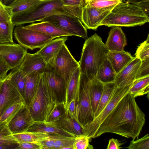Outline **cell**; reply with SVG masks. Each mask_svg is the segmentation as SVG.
<instances>
[{"label": "cell", "instance_id": "cell-1", "mask_svg": "<svg viewBox=\"0 0 149 149\" xmlns=\"http://www.w3.org/2000/svg\"><path fill=\"white\" fill-rule=\"evenodd\" d=\"M135 98L128 92L103 120L92 138L111 133L133 140L138 139L145 123V115Z\"/></svg>", "mask_w": 149, "mask_h": 149}, {"label": "cell", "instance_id": "cell-2", "mask_svg": "<svg viewBox=\"0 0 149 149\" xmlns=\"http://www.w3.org/2000/svg\"><path fill=\"white\" fill-rule=\"evenodd\" d=\"M109 50L96 33L86 39L79 62L80 72L91 80L100 65L106 58Z\"/></svg>", "mask_w": 149, "mask_h": 149}, {"label": "cell", "instance_id": "cell-3", "mask_svg": "<svg viewBox=\"0 0 149 149\" xmlns=\"http://www.w3.org/2000/svg\"><path fill=\"white\" fill-rule=\"evenodd\" d=\"M60 14L77 16L75 9L64 5L62 0H43L35 8L12 16L11 21L17 26L40 21L48 16Z\"/></svg>", "mask_w": 149, "mask_h": 149}, {"label": "cell", "instance_id": "cell-4", "mask_svg": "<svg viewBox=\"0 0 149 149\" xmlns=\"http://www.w3.org/2000/svg\"><path fill=\"white\" fill-rule=\"evenodd\" d=\"M149 17L134 4L121 1L103 20L100 26L132 27L148 22Z\"/></svg>", "mask_w": 149, "mask_h": 149}, {"label": "cell", "instance_id": "cell-5", "mask_svg": "<svg viewBox=\"0 0 149 149\" xmlns=\"http://www.w3.org/2000/svg\"><path fill=\"white\" fill-rule=\"evenodd\" d=\"M55 104L43 73L36 92L28 106L33 119L35 122L45 121Z\"/></svg>", "mask_w": 149, "mask_h": 149}, {"label": "cell", "instance_id": "cell-6", "mask_svg": "<svg viewBox=\"0 0 149 149\" xmlns=\"http://www.w3.org/2000/svg\"><path fill=\"white\" fill-rule=\"evenodd\" d=\"M90 80L85 75L80 73L79 100L77 106L75 119L83 128L94 118L89 96Z\"/></svg>", "mask_w": 149, "mask_h": 149}, {"label": "cell", "instance_id": "cell-7", "mask_svg": "<svg viewBox=\"0 0 149 149\" xmlns=\"http://www.w3.org/2000/svg\"><path fill=\"white\" fill-rule=\"evenodd\" d=\"M132 84L123 87H119L116 85L109 101L103 109L91 123L83 128L84 135L87 136L90 139H92L103 120L119 101L128 92Z\"/></svg>", "mask_w": 149, "mask_h": 149}, {"label": "cell", "instance_id": "cell-8", "mask_svg": "<svg viewBox=\"0 0 149 149\" xmlns=\"http://www.w3.org/2000/svg\"><path fill=\"white\" fill-rule=\"evenodd\" d=\"M13 34L19 44L33 50L41 49L54 39L51 36L37 31L29 29L21 25L16 26Z\"/></svg>", "mask_w": 149, "mask_h": 149}, {"label": "cell", "instance_id": "cell-9", "mask_svg": "<svg viewBox=\"0 0 149 149\" xmlns=\"http://www.w3.org/2000/svg\"><path fill=\"white\" fill-rule=\"evenodd\" d=\"M48 63L52 65L57 74L65 79L66 84L73 72L79 66V62L72 55L65 43Z\"/></svg>", "mask_w": 149, "mask_h": 149}, {"label": "cell", "instance_id": "cell-10", "mask_svg": "<svg viewBox=\"0 0 149 149\" xmlns=\"http://www.w3.org/2000/svg\"><path fill=\"white\" fill-rule=\"evenodd\" d=\"M47 22L65 30L72 36L88 38L87 31L80 19L77 17L66 14H56L47 17L40 20Z\"/></svg>", "mask_w": 149, "mask_h": 149}, {"label": "cell", "instance_id": "cell-11", "mask_svg": "<svg viewBox=\"0 0 149 149\" xmlns=\"http://www.w3.org/2000/svg\"><path fill=\"white\" fill-rule=\"evenodd\" d=\"M43 74L53 100L55 104L65 102L66 83L65 79L55 72L49 63Z\"/></svg>", "mask_w": 149, "mask_h": 149}, {"label": "cell", "instance_id": "cell-12", "mask_svg": "<svg viewBox=\"0 0 149 149\" xmlns=\"http://www.w3.org/2000/svg\"><path fill=\"white\" fill-rule=\"evenodd\" d=\"M21 101L24 100L11 81L9 73L5 78L0 80V118L8 107Z\"/></svg>", "mask_w": 149, "mask_h": 149}, {"label": "cell", "instance_id": "cell-13", "mask_svg": "<svg viewBox=\"0 0 149 149\" xmlns=\"http://www.w3.org/2000/svg\"><path fill=\"white\" fill-rule=\"evenodd\" d=\"M28 49L14 42L0 43V56L5 59L11 69L20 67Z\"/></svg>", "mask_w": 149, "mask_h": 149}, {"label": "cell", "instance_id": "cell-14", "mask_svg": "<svg viewBox=\"0 0 149 149\" xmlns=\"http://www.w3.org/2000/svg\"><path fill=\"white\" fill-rule=\"evenodd\" d=\"M35 121L31 115L28 107H22L8 123L12 134L26 132Z\"/></svg>", "mask_w": 149, "mask_h": 149}, {"label": "cell", "instance_id": "cell-15", "mask_svg": "<svg viewBox=\"0 0 149 149\" xmlns=\"http://www.w3.org/2000/svg\"><path fill=\"white\" fill-rule=\"evenodd\" d=\"M110 12L93 7H83L80 20L87 29L96 30Z\"/></svg>", "mask_w": 149, "mask_h": 149}, {"label": "cell", "instance_id": "cell-16", "mask_svg": "<svg viewBox=\"0 0 149 149\" xmlns=\"http://www.w3.org/2000/svg\"><path fill=\"white\" fill-rule=\"evenodd\" d=\"M47 64L37 52L34 54L27 52L19 68L22 73L26 76L35 74H42Z\"/></svg>", "mask_w": 149, "mask_h": 149}, {"label": "cell", "instance_id": "cell-17", "mask_svg": "<svg viewBox=\"0 0 149 149\" xmlns=\"http://www.w3.org/2000/svg\"><path fill=\"white\" fill-rule=\"evenodd\" d=\"M141 60L136 57L117 74L115 82L119 87H124L131 84L135 80L136 75L141 64Z\"/></svg>", "mask_w": 149, "mask_h": 149}, {"label": "cell", "instance_id": "cell-18", "mask_svg": "<svg viewBox=\"0 0 149 149\" xmlns=\"http://www.w3.org/2000/svg\"><path fill=\"white\" fill-rule=\"evenodd\" d=\"M26 132L44 133L49 135L76 137L63 129L57 122H35Z\"/></svg>", "mask_w": 149, "mask_h": 149}, {"label": "cell", "instance_id": "cell-19", "mask_svg": "<svg viewBox=\"0 0 149 149\" xmlns=\"http://www.w3.org/2000/svg\"><path fill=\"white\" fill-rule=\"evenodd\" d=\"M25 28L37 31L51 36L54 38L63 36H72L63 29L49 22H41L32 23L24 26Z\"/></svg>", "mask_w": 149, "mask_h": 149}, {"label": "cell", "instance_id": "cell-20", "mask_svg": "<svg viewBox=\"0 0 149 149\" xmlns=\"http://www.w3.org/2000/svg\"><path fill=\"white\" fill-rule=\"evenodd\" d=\"M105 44L109 51H124V47L127 45V40L121 28L113 26L111 28Z\"/></svg>", "mask_w": 149, "mask_h": 149}, {"label": "cell", "instance_id": "cell-21", "mask_svg": "<svg viewBox=\"0 0 149 149\" xmlns=\"http://www.w3.org/2000/svg\"><path fill=\"white\" fill-rule=\"evenodd\" d=\"M80 73L79 66L73 72L66 84L65 104L67 109L69 104L72 99H75L79 103Z\"/></svg>", "mask_w": 149, "mask_h": 149}, {"label": "cell", "instance_id": "cell-22", "mask_svg": "<svg viewBox=\"0 0 149 149\" xmlns=\"http://www.w3.org/2000/svg\"><path fill=\"white\" fill-rule=\"evenodd\" d=\"M107 58L117 74L134 58L129 52L124 51H109L107 54Z\"/></svg>", "mask_w": 149, "mask_h": 149}, {"label": "cell", "instance_id": "cell-23", "mask_svg": "<svg viewBox=\"0 0 149 149\" xmlns=\"http://www.w3.org/2000/svg\"><path fill=\"white\" fill-rule=\"evenodd\" d=\"M68 39L67 36H63L53 39L37 52L47 64L57 54Z\"/></svg>", "mask_w": 149, "mask_h": 149}, {"label": "cell", "instance_id": "cell-24", "mask_svg": "<svg viewBox=\"0 0 149 149\" xmlns=\"http://www.w3.org/2000/svg\"><path fill=\"white\" fill-rule=\"evenodd\" d=\"M41 74H35L27 76L23 98L28 107L36 92Z\"/></svg>", "mask_w": 149, "mask_h": 149}, {"label": "cell", "instance_id": "cell-25", "mask_svg": "<svg viewBox=\"0 0 149 149\" xmlns=\"http://www.w3.org/2000/svg\"><path fill=\"white\" fill-rule=\"evenodd\" d=\"M103 84L95 76L90 80L89 93L91 109L94 115L102 94Z\"/></svg>", "mask_w": 149, "mask_h": 149}, {"label": "cell", "instance_id": "cell-26", "mask_svg": "<svg viewBox=\"0 0 149 149\" xmlns=\"http://www.w3.org/2000/svg\"><path fill=\"white\" fill-rule=\"evenodd\" d=\"M117 74L109 61L106 58L100 65L95 77L103 83L115 81Z\"/></svg>", "mask_w": 149, "mask_h": 149}, {"label": "cell", "instance_id": "cell-27", "mask_svg": "<svg viewBox=\"0 0 149 149\" xmlns=\"http://www.w3.org/2000/svg\"><path fill=\"white\" fill-rule=\"evenodd\" d=\"M43 0H16L8 6L11 17L35 8Z\"/></svg>", "mask_w": 149, "mask_h": 149}, {"label": "cell", "instance_id": "cell-28", "mask_svg": "<svg viewBox=\"0 0 149 149\" xmlns=\"http://www.w3.org/2000/svg\"><path fill=\"white\" fill-rule=\"evenodd\" d=\"M57 123L64 130L76 136L83 135V128L74 118H72L68 112L66 116Z\"/></svg>", "mask_w": 149, "mask_h": 149}, {"label": "cell", "instance_id": "cell-29", "mask_svg": "<svg viewBox=\"0 0 149 149\" xmlns=\"http://www.w3.org/2000/svg\"><path fill=\"white\" fill-rule=\"evenodd\" d=\"M128 92L135 97L147 94H149V75L135 79Z\"/></svg>", "mask_w": 149, "mask_h": 149}, {"label": "cell", "instance_id": "cell-30", "mask_svg": "<svg viewBox=\"0 0 149 149\" xmlns=\"http://www.w3.org/2000/svg\"><path fill=\"white\" fill-rule=\"evenodd\" d=\"M13 135L18 143H36L47 139L50 136L44 133L28 132Z\"/></svg>", "mask_w": 149, "mask_h": 149}, {"label": "cell", "instance_id": "cell-31", "mask_svg": "<svg viewBox=\"0 0 149 149\" xmlns=\"http://www.w3.org/2000/svg\"><path fill=\"white\" fill-rule=\"evenodd\" d=\"M103 84L102 92L98 106L94 115V118L98 115L105 107L109 101L116 86L115 81Z\"/></svg>", "mask_w": 149, "mask_h": 149}, {"label": "cell", "instance_id": "cell-32", "mask_svg": "<svg viewBox=\"0 0 149 149\" xmlns=\"http://www.w3.org/2000/svg\"><path fill=\"white\" fill-rule=\"evenodd\" d=\"M9 74L11 81L23 98L27 76L22 73L19 67L11 69Z\"/></svg>", "mask_w": 149, "mask_h": 149}, {"label": "cell", "instance_id": "cell-33", "mask_svg": "<svg viewBox=\"0 0 149 149\" xmlns=\"http://www.w3.org/2000/svg\"><path fill=\"white\" fill-rule=\"evenodd\" d=\"M67 113V110L64 102L55 104L45 121L50 122H58L64 118Z\"/></svg>", "mask_w": 149, "mask_h": 149}, {"label": "cell", "instance_id": "cell-34", "mask_svg": "<svg viewBox=\"0 0 149 149\" xmlns=\"http://www.w3.org/2000/svg\"><path fill=\"white\" fill-rule=\"evenodd\" d=\"M121 1L119 0H85L84 7H93L111 11Z\"/></svg>", "mask_w": 149, "mask_h": 149}, {"label": "cell", "instance_id": "cell-35", "mask_svg": "<svg viewBox=\"0 0 149 149\" xmlns=\"http://www.w3.org/2000/svg\"><path fill=\"white\" fill-rule=\"evenodd\" d=\"M14 26L12 22L0 21V43L14 42L13 34Z\"/></svg>", "mask_w": 149, "mask_h": 149}, {"label": "cell", "instance_id": "cell-36", "mask_svg": "<svg viewBox=\"0 0 149 149\" xmlns=\"http://www.w3.org/2000/svg\"><path fill=\"white\" fill-rule=\"evenodd\" d=\"M26 105L24 101L16 102L8 107L3 112L0 118V123L6 121L8 123L24 106Z\"/></svg>", "mask_w": 149, "mask_h": 149}, {"label": "cell", "instance_id": "cell-37", "mask_svg": "<svg viewBox=\"0 0 149 149\" xmlns=\"http://www.w3.org/2000/svg\"><path fill=\"white\" fill-rule=\"evenodd\" d=\"M8 143H18L9 130L8 123H0V144Z\"/></svg>", "mask_w": 149, "mask_h": 149}, {"label": "cell", "instance_id": "cell-38", "mask_svg": "<svg viewBox=\"0 0 149 149\" xmlns=\"http://www.w3.org/2000/svg\"><path fill=\"white\" fill-rule=\"evenodd\" d=\"M75 137L58 136L54 141L53 149H73Z\"/></svg>", "mask_w": 149, "mask_h": 149}, {"label": "cell", "instance_id": "cell-39", "mask_svg": "<svg viewBox=\"0 0 149 149\" xmlns=\"http://www.w3.org/2000/svg\"><path fill=\"white\" fill-rule=\"evenodd\" d=\"M135 55L141 61L149 58V34L146 40L138 46Z\"/></svg>", "mask_w": 149, "mask_h": 149}, {"label": "cell", "instance_id": "cell-40", "mask_svg": "<svg viewBox=\"0 0 149 149\" xmlns=\"http://www.w3.org/2000/svg\"><path fill=\"white\" fill-rule=\"evenodd\" d=\"M129 149H149V135L148 134L141 138L132 140L128 146Z\"/></svg>", "mask_w": 149, "mask_h": 149}, {"label": "cell", "instance_id": "cell-41", "mask_svg": "<svg viewBox=\"0 0 149 149\" xmlns=\"http://www.w3.org/2000/svg\"><path fill=\"white\" fill-rule=\"evenodd\" d=\"M90 139L85 135L75 137L73 143V149H93V147L89 143Z\"/></svg>", "mask_w": 149, "mask_h": 149}, {"label": "cell", "instance_id": "cell-42", "mask_svg": "<svg viewBox=\"0 0 149 149\" xmlns=\"http://www.w3.org/2000/svg\"><path fill=\"white\" fill-rule=\"evenodd\" d=\"M149 75V58L141 61L135 79Z\"/></svg>", "mask_w": 149, "mask_h": 149}, {"label": "cell", "instance_id": "cell-43", "mask_svg": "<svg viewBox=\"0 0 149 149\" xmlns=\"http://www.w3.org/2000/svg\"><path fill=\"white\" fill-rule=\"evenodd\" d=\"M11 17L8 6H5L0 1V21L11 22Z\"/></svg>", "mask_w": 149, "mask_h": 149}, {"label": "cell", "instance_id": "cell-44", "mask_svg": "<svg viewBox=\"0 0 149 149\" xmlns=\"http://www.w3.org/2000/svg\"><path fill=\"white\" fill-rule=\"evenodd\" d=\"M64 5L77 8L82 10L85 0H62Z\"/></svg>", "mask_w": 149, "mask_h": 149}, {"label": "cell", "instance_id": "cell-45", "mask_svg": "<svg viewBox=\"0 0 149 149\" xmlns=\"http://www.w3.org/2000/svg\"><path fill=\"white\" fill-rule=\"evenodd\" d=\"M10 69V67L6 61L0 56V80L7 76L8 71Z\"/></svg>", "mask_w": 149, "mask_h": 149}, {"label": "cell", "instance_id": "cell-46", "mask_svg": "<svg viewBox=\"0 0 149 149\" xmlns=\"http://www.w3.org/2000/svg\"><path fill=\"white\" fill-rule=\"evenodd\" d=\"M17 149H41L37 143H18Z\"/></svg>", "mask_w": 149, "mask_h": 149}, {"label": "cell", "instance_id": "cell-47", "mask_svg": "<svg viewBox=\"0 0 149 149\" xmlns=\"http://www.w3.org/2000/svg\"><path fill=\"white\" fill-rule=\"evenodd\" d=\"M78 103L75 99H72L69 104L67 108L68 114L72 118L74 119Z\"/></svg>", "mask_w": 149, "mask_h": 149}, {"label": "cell", "instance_id": "cell-48", "mask_svg": "<svg viewBox=\"0 0 149 149\" xmlns=\"http://www.w3.org/2000/svg\"><path fill=\"white\" fill-rule=\"evenodd\" d=\"M124 144L121 143L117 139L112 138L109 140L107 149H120L122 148L120 146Z\"/></svg>", "mask_w": 149, "mask_h": 149}, {"label": "cell", "instance_id": "cell-49", "mask_svg": "<svg viewBox=\"0 0 149 149\" xmlns=\"http://www.w3.org/2000/svg\"><path fill=\"white\" fill-rule=\"evenodd\" d=\"M140 8L144 13L149 17V1H146L134 4Z\"/></svg>", "mask_w": 149, "mask_h": 149}, {"label": "cell", "instance_id": "cell-50", "mask_svg": "<svg viewBox=\"0 0 149 149\" xmlns=\"http://www.w3.org/2000/svg\"><path fill=\"white\" fill-rule=\"evenodd\" d=\"M18 146V143H5L0 144V149H17Z\"/></svg>", "mask_w": 149, "mask_h": 149}, {"label": "cell", "instance_id": "cell-51", "mask_svg": "<svg viewBox=\"0 0 149 149\" xmlns=\"http://www.w3.org/2000/svg\"><path fill=\"white\" fill-rule=\"evenodd\" d=\"M16 0H0L1 2L5 6H9Z\"/></svg>", "mask_w": 149, "mask_h": 149}, {"label": "cell", "instance_id": "cell-52", "mask_svg": "<svg viewBox=\"0 0 149 149\" xmlns=\"http://www.w3.org/2000/svg\"><path fill=\"white\" fill-rule=\"evenodd\" d=\"M146 1H149V0H126V2L129 3L135 4Z\"/></svg>", "mask_w": 149, "mask_h": 149}, {"label": "cell", "instance_id": "cell-53", "mask_svg": "<svg viewBox=\"0 0 149 149\" xmlns=\"http://www.w3.org/2000/svg\"><path fill=\"white\" fill-rule=\"evenodd\" d=\"M120 0V1L123 2H126V0Z\"/></svg>", "mask_w": 149, "mask_h": 149}]
</instances>
